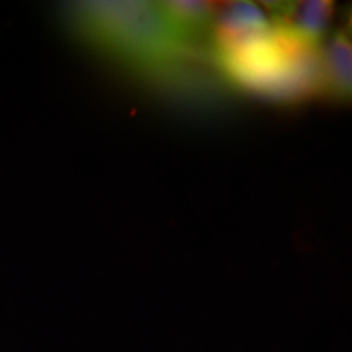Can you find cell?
<instances>
[{
  "label": "cell",
  "mask_w": 352,
  "mask_h": 352,
  "mask_svg": "<svg viewBox=\"0 0 352 352\" xmlns=\"http://www.w3.org/2000/svg\"><path fill=\"white\" fill-rule=\"evenodd\" d=\"M347 34L352 38V6L349 8V15H347Z\"/></svg>",
  "instance_id": "6"
},
{
  "label": "cell",
  "mask_w": 352,
  "mask_h": 352,
  "mask_svg": "<svg viewBox=\"0 0 352 352\" xmlns=\"http://www.w3.org/2000/svg\"><path fill=\"white\" fill-rule=\"evenodd\" d=\"M77 20L95 41L152 70L186 59L199 41L178 28L160 2L82 3Z\"/></svg>",
  "instance_id": "1"
},
{
  "label": "cell",
  "mask_w": 352,
  "mask_h": 352,
  "mask_svg": "<svg viewBox=\"0 0 352 352\" xmlns=\"http://www.w3.org/2000/svg\"><path fill=\"white\" fill-rule=\"evenodd\" d=\"M321 95L352 104V38L334 32L321 47Z\"/></svg>",
  "instance_id": "4"
},
{
  "label": "cell",
  "mask_w": 352,
  "mask_h": 352,
  "mask_svg": "<svg viewBox=\"0 0 352 352\" xmlns=\"http://www.w3.org/2000/svg\"><path fill=\"white\" fill-rule=\"evenodd\" d=\"M264 10L276 30L287 33L298 41L320 46L334 12V2H266Z\"/></svg>",
  "instance_id": "2"
},
{
  "label": "cell",
  "mask_w": 352,
  "mask_h": 352,
  "mask_svg": "<svg viewBox=\"0 0 352 352\" xmlns=\"http://www.w3.org/2000/svg\"><path fill=\"white\" fill-rule=\"evenodd\" d=\"M160 7L178 28L199 39L202 33L210 32L220 3L197 2V0H170V2H160Z\"/></svg>",
  "instance_id": "5"
},
{
  "label": "cell",
  "mask_w": 352,
  "mask_h": 352,
  "mask_svg": "<svg viewBox=\"0 0 352 352\" xmlns=\"http://www.w3.org/2000/svg\"><path fill=\"white\" fill-rule=\"evenodd\" d=\"M272 30L266 10L253 2L220 3L210 26L215 52L232 50L240 44L264 36Z\"/></svg>",
  "instance_id": "3"
}]
</instances>
